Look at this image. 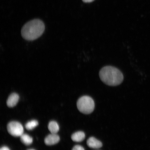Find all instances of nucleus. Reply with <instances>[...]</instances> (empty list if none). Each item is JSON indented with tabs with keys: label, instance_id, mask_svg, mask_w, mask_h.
Instances as JSON below:
<instances>
[{
	"label": "nucleus",
	"instance_id": "nucleus-1",
	"mask_svg": "<svg viewBox=\"0 0 150 150\" xmlns=\"http://www.w3.org/2000/svg\"><path fill=\"white\" fill-rule=\"evenodd\" d=\"M45 26L39 19H34L26 23L22 27L21 35L25 40L32 41L39 38L44 33Z\"/></svg>",
	"mask_w": 150,
	"mask_h": 150
},
{
	"label": "nucleus",
	"instance_id": "nucleus-2",
	"mask_svg": "<svg viewBox=\"0 0 150 150\" xmlns=\"http://www.w3.org/2000/svg\"><path fill=\"white\" fill-rule=\"evenodd\" d=\"M99 76L104 83L110 86L119 85L123 80V75L121 71L112 66L103 67L99 72Z\"/></svg>",
	"mask_w": 150,
	"mask_h": 150
},
{
	"label": "nucleus",
	"instance_id": "nucleus-3",
	"mask_svg": "<svg viewBox=\"0 0 150 150\" xmlns=\"http://www.w3.org/2000/svg\"><path fill=\"white\" fill-rule=\"evenodd\" d=\"M77 107L82 113L89 114L94 109L95 103L91 97L84 96L79 99L77 102Z\"/></svg>",
	"mask_w": 150,
	"mask_h": 150
},
{
	"label": "nucleus",
	"instance_id": "nucleus-4",
	"mask_svg": "<svg viewBox=\"0 0 150 150\" xmlns=\"http://www.w3.org/2000/svg\"><path fill=\"white\" fill-rule=\"evenodd\" d=\"M7 130L9 134L15 137H20L24 134V128L19 122H10L7 125Z\"/></svg>",
	"mask_w": 150,
	"mask_h": 150
},
{
	"label": "nucleus",
	"instance_id": "nucleus-5",
	"mask_svg": "<svg viewBox=\"0 0 150 150\" xmlns=\"http://www.w3.org/2000/svg\"><path fill=\"white\" fill-rule=\"evenodd\" d=\"M60 138L57 134H52L48 135L44 139L45 143L48 146L55 145L59 143Z\"/></svg>",
	"mask_w": 150,
	"mask_h": 150
},
{
	"label": "nucleus",
	"instance_id": "nucleus-6",
	"mask_svg": "<svg viewBox=\"0 0 150 150\" xmlns=\"http://www.w3.org/2000/svg\"><path fill=\"white\" fill-rule=\"evenodd\" d=\"M19 96L18 93H13L9 96L7 100V106L9 108H13L16 106L19 100Z\"/></svg>",
	"mask_w": 150,
	"mask_h": 150
},
{
	"label": "nucleus",
	"instance_id": "nucleus-7",
	"mask_svg": "<svg viewBox=\"0 0 150 150\" xmlns=\"http://www.w3.org/2000/svg\"><path fill=\"white\" fill-rule=\"evenodd\" d=\"M88 146L91 149H99L102 146V143L97 139L91 137L88 139L87 142Z\"/></svg>",
	"mask_w": 150,
	"mask_h": 150
},
{
	"label": "nucleus",
	"instance_id": "nucleus-8",
	"mask_svg": "<svg viewBox=\"0 0 150 150\" xmlns=\"http://www.w3.org/2000/svg\"><path fill=\"white\" fill-rule=\"evenodd\" d=\"M71 138L74 142H81L83 141L85 139V134L82 131H77L73 134L71 136Z\"/></svg>",
	"mask_w": 150,
	"mask_h": 150
},
{
	"label": "nucleus",
	"instance_id": "nucleus-9",
	"mask_svg": "<svg viewBox=\"0 0 150 150\" xmlns=\"http://www.w3.org/2000/svg\"><path fill=\"white\" fill-rule=\"evenodd\" d=\"M48 127L49 130L52 134H57L59 131V125L55 121H50L48 124Z\"/></svg>",
	"mask_w": 150,
	"mask_h": 150
},
{
	"label": "nucleus",
	"instance_id": "nucleus-10",
	"mask_svg": "<svg viewBox=\"0 0 150 150\" xmlns=\"http://www.w3.org/2000/svg\"><path fill=\"white\" fill-rule=\"evenodd\" d=\"M20 137L21 140L24 145L29 146L33 143V138L29 135L23 134Z\"/></svg>",
	"mask_w": 150,
	"mask_h": 150
},
{
	"label": "nucleus",
	"instance_id": "nucleus-11",
	"mask_svg": "<svg viewBox=\"0 0 150 150\" xmlns=\"http://www.w3.org/2000/svg\"><path fill=\"white\" fill-rule=\"evenodd\" d=\"M39 125L38 121L33 120L28 122L25 125V127L28 130H31L36 127Z\"/></svg>",
	"mask_w": 150,
	"mask_h": 150
},
{
	"label": "nucleus",
	"instance_id": "nucleus-12",
	"mask_svg": "<svg viewBox=\"0 0 150 150\" xmlns=\"http://www.w3.org/2000/svg\"><path fill=\"white\" fill-rule=\"evenodd\" d=\"M72 150H85L84 148L82 146L79 145H76L74 146Z\"/></svg>",
	"mask_w": 150,
	"mask_h": 150
},
{
	"label": "nucleus",
	"instance_id": "nucleus-13",
	"mask_svg": "<svg viewBox=\"0 0 150 150\" xmlns=\"http://www.w3.org/2000/svg\"><path fill=\"white\" fill-rule=\"evenodd\" d=\"M0 150H10V149H9L8 147H7V146H4L1 147Z\"/></svg>",
	"mask_w": 150,
	"mask_h": 150
},
{
	"label": "nucleus",
	"instance_id": "nucleus-14",
	"mask_svg": "<svg viewBox=\"0 0 150 150\" xmlns=\"http://www.w3.org/2000/svg\"><path fill=\"white\" fill-rule=\"evenodd\" d=\"M85 3H91L94 1V0H82Z\"/></svg>",
	"mask_w": 150,
	"mask_h": 150
},
{
	"label": "nucleus",
	"instance_id": "nucleus-15",
	"mask_svg": "<svg viewBox=\"0 0 150 150\" xmlns=\"http://www.w3.org/2000/svg\"><path fill=\"white\" fill-rule=\"evenodd\" d=\"M35 150L33 149H29V150Z\"/></svg>",
	"mask_w": 150,
	"mask_h": 150
}]
</instances>
